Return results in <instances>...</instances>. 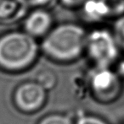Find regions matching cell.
<instances>
[{"label":"cell","instance_id":"1","mask_svg":"<svg viewBox=\"0 0 124 124\" xmlns=\"http://www.w3.org/2000/svg\"><path fill=\"white\" fill-rule=\"evenodd\" d=\"M87 35L81 25L65 23L50 30L42 43L44 53L59 62H71L85 51Z\"/></svg>","mask_w":124,"mask_h":124},{"label":"cell","instance_id":"2","mask_svg":"<svg viewBox=\"0 0 124 124\" xmlns=\"http://www.w3.org/2000/svg\"><path fill=\"white\" fill-rule=\"evenodd\" d=\"M39 46L33 36L25 31H11L0 36V69L19 73L33 65Z\"/></svg>","mask_w":124,"mask_h":124},{"label":"cell","instance_id":"3","mask_svg":"<svg viewBox=\"0 0 124 124\" xmlns=\"http://www.w3.org/2000/svg\"><path fill=\"white\" fill-rule=\"evenodd\" d=\"M119 46L113 33L96 29L87 36L85 51L97 68H111L119 56Z\"/></svg>","mask_w":124,"mask_h":124},{"label":"cell","instance_id":"4","mask_svg":"<svg viewBox=\"0 0 124 124\" xmlns=\"http://www.w3.org/2000/svg\"><path fill=\"white\" fill-rule=\"evenodd\" d=\"M89 85L93 96L101 103H111L121 95V78L110 68H97L90 77Z\"/></svg>","mask_w":124,"mask_h":124},{"label":"cell","instance_id":"5","mask_svg":"<svg viewBox=\"0 0 124 124\" xmlns=\"http://www.w3.org/2000/svg\"><path fill=\"white\" fill-rule=\"evenodd\" d=\"M47 100V90L37 81L20 84L14 91L13 101L15 107L24 113L39 111Z\"/></svg>","mask_w":124,"mask_h":124},{"label":"cell","instance_id":"6","mask_svg":"<svg viewBox=\"0 0 124 124\" xmlns=\"http://www.w3.org/2000/svg\"><path fill=\"white\" fill-rule=\"evenodd\" d=\"M52 23L53 18L48 10L34 8L26 17L24 30L34 38L45 36L51 30Z\"/></svg>","mask_w":124,"mask_h":124},{"label":"cell","instance_id":"7","mask_svg":"<svg viewBox=\"0 0 124 124\" xmlns=\"http://www.w3.org/2000/svg\"><path fill=\"white\" fill-rule=\"evenodd\" d=\"M27 0H0V24H12L26 15Z\"/></svg>","mask_w":124,"mask_h":124},{"label":"cell","instance_id":"8","mask_svg":"<svg viewBox=\"0 0 124 124\" xmlns=\"http://www.w3.org/2000/svg\"><path fill=\"white\" fill-rule=\"evenodd\" d=\"M83 15L91 21H99L109 17L107 8L103 0H86L82 5Z\"/></svg>","mask_w":124,"mask_h":124},{"label":"cell","instance_id":"9","mask_svg":"<svg viewBox=\"0 0 124 124\" xmlns=\"http://www.w3.org/2000/svg\"><path fill=\"white\" fill-rule=\"evenodd\" d=\"M57 76L53 71L44 69L40 71L37 75L36 81L43 87L46 90H52L57 85Z\"/></svg>","mask_w":124,"mask_h":124},{"label":"cell","instance_id":"10","mask_svg":"<svg viewBox=\"0 0 124 124\" xmlns=\"http://www.w3.org/2000/svg\"><path fill=\"white\" fill-rule=\"evenodd\" d=\"M38 124H73L71 117L65 114L53 113L43 116Z\"/></svg>","mask_w":124,"mask_h":124},{"label":"cell","instance_id":"11","mask_svg":"<svg viewBox=\"0 0 124 124\" xmlns=\"http://www.w3.org/2000/svg\"><path fill=\"white\" fill-rule=\"evenodd\" d=\"M110 16L121 15L124 12V0H103Z\"/></svg>","mask_w":124,"mask_h":124},{"label":"cell","instance_id":"12","mask_svg":"<svg viewBox=\"0 0 124 124\" xmlns=\"http://www.w3.org/2000/svg\"><path fill=\"white\" fill-rule=\"evenodd\" d=\"M113 36L119 47L124 49V15L116 20L113 29Z\"/></svg>","mask_w":124,"mask_h":124},{"label":"cell","instance_id":"13","mask_svg":"<svg viewBox=\"0 0 124 124\" xmlns=\"http://www.w3.org/2000/svg\"><path fill=\"white\" fill-rule=\"evenodd\" d=\"M75 124H109L105 120L94 115H85L80 116Z\"/></svg>","mask_w":124,"mask_h":124},{"label":"cell","instance_id":"14","mask_svg":"<svg viewBox=\"0 0 124 124\" xmlns=\"http://www.w3.org/2000/svg\"><path fill=\"white\" fill-rule=\"evenodd\" d=\"M28 6H31L34 8H43L46 9L54 6L57 0H27Z\"/></svg>","mask_w":124,"mask_h":124},{"label":"cell","instance_id":"15","mask_svg":"<svg viewBox=\"0 0 124 124\" xmlns=\"http://www.w3.org/2000/svg\"><path fill=\"white\" fill-rule=\"evenodd\" d=\"M85 1L86 0H60L63 4L67 7H71V8L81 6Z\"/></svg>","mask_w":124,"mask_h":124}]
</instances>
